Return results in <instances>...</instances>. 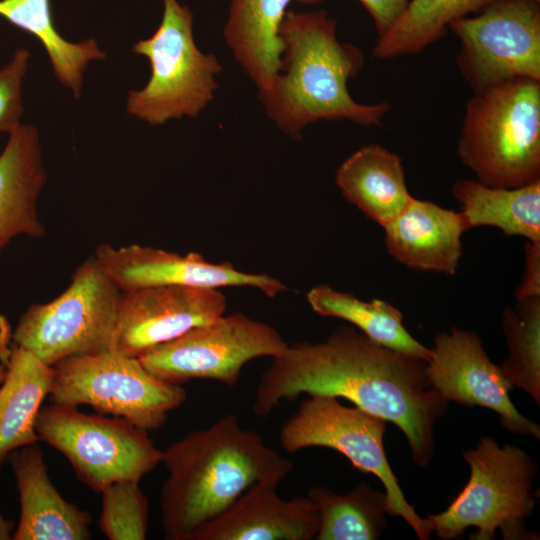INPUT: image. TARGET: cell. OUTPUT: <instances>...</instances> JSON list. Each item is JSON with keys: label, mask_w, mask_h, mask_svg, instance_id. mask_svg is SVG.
Masks as SVG:
<instances>
[{"label": "cell", "mask_w": 540, "mask_h": 540, "mask_svg": "<svg viewBox=\"0 0 540 540\" xmlns=\"http://www.w3.org/2000/svg\"><path fill=\"white\" fill-rule=\"evenodd\" d=\"M288 347L273 326L234 312L158 345L138 359L153 375L172 384L207 379L233 387L248 362L281 356Z\"/></svg>", "instance_id": "obj_11"}, {"label": "cell", "mask_w": 540, "mask_h": 540, "mask_svg": "<svg viewBox=\"0 0 540 540\" xmlns=\"http://www.w3.org/2000/svg\"><path fill=\"white\" fill-rule=\"evenodd\" d=\"M449 29L460 40L456 64L473 93L515 78L540 80V2L494 0Z\"/></svg>", "instance_id": "obj_12"}, {"label": "cell", "mask_w": 540, "mask_h": 540, "mask_svg": "<svg viewBox=\"0 0 540 540\" xmlns=\"http://www.w3.org/2000/svg\"><path fill=\"white\" fill-rule=\"evenodd\" d=\"M508 356L499 365L506 381L540 404V296L517 300L502 312Z\"/></svg>", "instance_id": "obj_28"}, {"label": "cell", "mask_w": 540, "mask_h": 540, "mask_svg": "<svg viewBox=\"0 0 540 540\" xmlns=\"http://www.w3.org/2000/svg\"><path fill=\"white\" fill-rule=\"evenodd\" d=\"M138 480L116 481L102 490L99 528L110 540L146 538L149 502Z\"/></svg>", "instance_id": "obj_29"}, {"label": "cell", "mask_w": 540, "mask_h": 540, "mask_svg": "<svg viewBox=\"0 0 540 540\" xmlns=\"http://www.w3.org/2000/svg\"><path fill=\"white\" fill-rule=\"evenodd\" d=\"M387 421L356 406H344L339 398L311 394L282 425V448L294 453L310 447L338 451L352 466L373 474L382 483L388 515L401 517L420 540L432 534L426 518L406 500L384 448Z\"/></svg>", "instance_id": "obj_9"}, {"label": "cell", "mask_w": 540, "mask_h": 540, "mask_svg": "<svg viewBox=\"0 0 540 540\" xmlns=\"http://www.w3.org/2000/svg\"><path fill=\"white\" fill-rule=\"evenodd\" d=\"M426 373L431 386L447 402L492 410L508 432L540 439V425L516 408L509 396L513 387L475 332L453 327L438 333Z\"/></svg>", "instance_id": "obj_13"}, {"label": "cell", "mask_w": 540, "mask_h": 540, "mask_svg": "<svg viewBox=\"0 0 540 540\" xmlns=\"http://www.w3.org/2000/svg\"><path fill=\"white\" fill-rule=\"evenodd\" d=\"M0 154V253L17 236H45L37 201L46 182L37 129L20 124Z\"/></svg>", "instance_id": "obj_20"}, {"label": "cell", "mask_w": 540, "mask_h": 540, "mask_svg": "<svg viewBox=\"0 0 540 540\" xmlns=\"http://www.w3.org/2000/svg\"><path fill=\"white\" fill-rule=\"evenodd\" d=\"M15 528L14 520L7 519L0 514V540L12 539Z\"/></svg>", "instance_id": "obj_33"}, {"label": "cell", "mask_w": 540, "mask_h": 540, "mask_svg": "<svg viewBox=\"0 0 540 540\" xmlns=\"http://www.w3.org/2000/svg\"><path fill=\"white\" fill-rule=\"evenodd\" d=\"M271 360L255 390L257 417L302 394L344 398L396 425L416 465L432 460L434 427L449 402L431 386L426 361L381 346L352 325L337 327L323 341L289 344Z\"/></svg>", "instance_id": "obj_1"}, {"label": "cell", "mask_w": 540, "mask_h": 540, "mask_svg": "<svg viewBox=\"0 0 540 540\" xmlns=\"http://www.w3.org/2000/svg\"><path fill=\"white\" fill-rule=\"evenodd\" d=\"M469 229L498 228L506 237L540 241V181L516 188H494L458 179L452 187Z\"/></svg>", "instance_id": "obj_23"}, {"label": "cell", "mask_w": 540, "mask_h": 540, "mask_svg": "<svg viewBox=\"0 0 540 540\" xmlns=\"http://www.w3.org/2000/svg\"><path fill=\"white\" fill-rule=\"evenodd\" d=\"M168 476L160 492L168 540H193L246 490L265 479L283 480L294 463L229 413L193 430L162 451Z\"/></svg>", "instance_id": "obj_2"}, {"label": "cell", "mask_w": 540, "mask_h": 540, "mask_svg": "<svg viewBox=\"0 0 540 540\" xmlns=\"http://www.w3.org/2000/svg\"><path fill=\"white\" fill-rule=\"evenodd\" d=\"M94 255L122 291L161 285L208 289L252 287L273 298L287 290L276 277L244 272L228 261L212 263L198 252L180 255L138 244L118 248L100 244Z\"/></svg>", "instance_id": "obj_14"}, {"label": "cell", "mask_w": 540, "mask_h": 540, "mask_svg": "<svg viewBox=\"0 0 540 540\" xmlns=\"http://www.w3.org/2000/svg\"><path fill=\"white\" fill-rule=\"evenodd\" d=\"M463 458L470 467L467 484L446 510L426 516L435 536L452 540L474 527L472 540H493L497 530L503 539H531L525 520L536 508L538 467L532 457L520 447L500 446L484 436Z\"/></svg>", "instance_id": "obj_5"}, {"label": "cell", "mask_w": 540, "mask_h": 540, "mask_svg": "<svg viewBox=\"0 0 540 540\" xmlns=\"http://www.w3.org/2000/svg\"><path fill=\"white\" fill-rule=\"evenodd\" d=\"M5 374V366L0 364V383L2 382Z\"/></svg>", "instance_id": "obj_34"}, {"label": "cell", "mask_w": 540, "mask_h": 540, "mask_svg": "<svg viewBox=\"0 0 540 540\" xmlns=\"http://www.w3.org/2000/svg\"><path fill=\"white\" fill-rule=\"evenodd\" d=\"M163 6L156 31L132 47L148 59L151 75L141 90L129 92L126 109L150 125L199 116L214 100L223 70L215 54L197 47L191 10L177 0Z\"/></svg>", "instance_id": "obj_6"}, {"label": "cell", "mask_w": 540, "mask_h": 540, "mask_svg": "<svg viewBox=\"0 0 540 540\" xmlns=\"http://www.w3.org/2000/svg\"><path fill=\"white\" fill-rule=\"evenodd\" d=\"M335 183L349 203L381 227L413 198L401 157L379 144L360 147L347 157L335 173Z\"/></svg>", "instance_id": "obj_21"}, {"label": "cell", "mask_w": 540, "mask_h": 540, "mask_svg": "<svg viewBox=\"0 0 540 540\" xmlns=\"http://www.w3.org/2000/svg\"><path fill=\"white\" fill-rule=\"evenodd\" d=\"M0 386V468L11 452L37 443L36 416L49 394L53 368L14 344Z\"/></svg>", "instance_id": "obj_22"}, {"label": "cell", "mask_w": 540, "mask_h": 540, "mask_svg": "<svg viewBox=\"0 0 540 540\" xmlns=\"http://www.w3.org/2000/svg\"><path fill=\"white\" fill-rule=\"evenodd\" d=\"M52 368V403L90 405L148 432L162 427L187 397L182 385L156 377L138 358L115 351L68 357Z\"/></svg>", "instance_id": "obj_8"}, {"label": "cell", "mask_w": 540, "mask_h": 540, "mask_svg": "<svg viewBox=\"0 0 540 540\" xmlns=\"http://www.w3.org/2000/svg\"><path fill=\"white\" fill-rule=\"evenodd\" d=\"M336 30V21L324 10H288L281 24L282 68L261 103L270 120L293 140L320 120L378 126L391 109L388 102L363 104L352 98L347 84L365 59L357 46L340 42Z\"/></svg>", "instance_id": "obj_3"}, {"label": "cell", "mask_w": 540, "mask_h": 540, "mask_svg": "<svg viewBox=\"0 0 540 540\" xmlns=\"http://www.w3.org/2000/svg\"><path fill=\"white\" fill-rule=\"evenodd\" d=\"M219 289L179 285L124 291L113 351L136 357L225 314Z\"/></svg>", "instance_id": "obj_15"}, {"label": "cell", "mask_w": 540, "mask_h": 540, "mask_svg": "<svg viewBox=\"0 0 540 540\" xmlns=\"http://www.w3.org/2000/svg\"><path fill=\"white\" fill-rule=\"evenodd\" d=\"M324 0H230L223 38L234 59L266 98L282 68L280 27L292 2Z\"/></svg>", "instance_id": "obj_19"}, {"label": "cell", "mask_w": 540, "mask_h": 540, "mask_svg": "<svg viewBox=\"0 0 540 540\" xmlns=\"http://www.w3.org/2000/svg\"><path fill=\"white\" fill-rule=\"evenodd\" d=\"M123 294L93 254L78 266L64 292L21 315L14 344L48 366L113 351Z\"/></svg>", "instance_id": "obj_7"}, {"label": "cell", "mask_w": 540, "mask_h": 540, "mask_svg": "<svg viewBox=\"0 0 540 540\" xmlns=\"http://www.w3.org/2000/svg\"><path fill=\"white\" fill-rule=\"evenodd\" d=\"M536 1L540 2V0H536Z\"/></svg>", "instance_id": "obj_35"}, {"label": "cell", "mask_w": 540, "mask_h": 540, "mask_svg": "<svg viewBox=\"0 0 540 540\" xmlns=\"http://www.w3.org/2000/svg\"><path fill=\"white\" fill-rule=\"evenodd\" d=\"M372 17L378 37L400 18L410 0H359Z\"/></svg>", "instance_id": "obj_32"}, {"label": "cell", "mask_w": 540, "mask_h": 540, "mask_svg": "<svg viewBox=\"0 0 540 540\" xmlns=\"http://www.w3.org/2000/svg\"><path fill=\"white\" fill-rule=\"evenodd\" d=\"M494 0H410L396 23L378 37L373 56L389 59L417 54L441 39L449 24Z\"/></svg>", "instance_id": "obj_27"}, {"label": "cell", "mask_w": 540, "mask_h": 540, "mask_svg": "<svg viewBox=\"0 0 540 540\" xmlns=\"http://www.w3.org/2000/svg\"><path fill=\"white\" fill-rule=\"evenodd\" d=\"M306 299L315 313L345 320L381 346L426 362L432 357V349L408 332L401 311L388 301L378 298L365 301L326 284L312 287Z\"/></svg>", "instance_id": "obj_24"}, {"label": "cell", "mask_w": 540, "mask_h": 540, "mask_svg": "<svg viewBox=\"0 0 540 540\" xmlns=\"http://www.w3.org/2000/svg\"><path fill=\"white\" fill-rule=\"evenodd\" d=\"M0 16L42 43L54 74L76 98L80 95L87 65L106 58L95 39L74 43L58 33L49 0H0Z\"/></svg>", "instance_id": "obj_25"}, {"label": "cell", "mask_w": 540, "mask_h": 540, "mask_svg": "<svg viewBox=\"0 0 540 540\" xmlns=\"http://www.w3.org/2000/svg\"><path fill=\"white\" fill-rule=\"evenodd\" d=\"M7 461L16 478L20 518L13 540H87L92 516L67 502L49 478L37 443L14 450Z\"/></svg>", "instance_id": "obj_18"}, {"label": "cell", "mask_w": 540, "mask_h": 540, "mask_svg": "<svg viewBox=\"0 0 540 540\" xmlns=\"http://www.w3.org/2000/svg\"><path fill=\"white\" fill-rule=\"evenodd\" d=\"M320 518L317 540H376L387 527L385 493L362 482L346 494L310 488Z\"/></svg>", "instance_id": "obj_26"}, {"label": "cell", "mask_w": 540, "mask_h": 540, "mask_svg": "<svg viewBox=\"0 0 540 540\" xmlns=\"http://www.w3.org/2000/svg\"><path fill=\"white\" fill-rule=\"evenodd\" d=\"M281 480L265 479L246 490L193 540H311L319 530L315 504L306 497L282 499Z\"/></svg>", "instance_id": "obj_16"}, {"label": "cell", "mask_w": 540, "mask_h": 540, "mask_svg": "<svg viewBox=\"0 0 540 540\" xmlns=\"http://www.w3.org/2000/svg\"><path fill=\"white\" fill-rule=\"evenodd\" d=\"M382 228L387 252L397 262L450 276L463 255L462 235L470 230L462 211L415 197Z\"/></svg>", "instance_id": "obj_17"}, {"label": "cell", "mask_w": 540, "mask_h": 540, "mask_svg": "<svg viewBox=\"0 0 540 540\" xmlns=\"http://www.w3.org/2000/svg\"><path fill=\"white\" fill-rule=\"evenodd\" d=\"M457 154L489 187L540 181V80L515 78L474 92L466 104Z\"/></svg>", "instance_id": "obj_4"}, {"label": "cell", "mask_w": 540, "mask_h": 540, "mask_svg": "<svg viewBox=\"0 0 540 540\" xmlns=\"http://www.w3.org/2000/svg\"><path fill=\"white\" fill-rule=\"evenodd\" d=\"M30 60L27 49H17L0 69V132L9 133L19 126L23 115L22 82Z\"/></svg>", "instance_id": "obj_30"}, {"label": "cell", "mask_w": 540, "mask_h": 540, "mask_svg": "<svg viewBox=\"0 0 540 540\" xmlns=\"http://www.w3.org/2000/svg\"><path fill=\"white\" fill-rule=\"evenodd\" d=\"M524 254L525 268L514 293L516 300L540 296V241H526Z\"/></svg>", "instance_id": "obj_31"}, {"label": "cell", "mask_w": 540, "mask_h": 540, "mask_svg": "<svg viewBox=\"0 0 540 540\" xmlns=\"http://www.w3.org/2000/svg\"><path fill=\"white\" fill-rule=\"evenodd\" d=\"M35 431L65 456L85 485L99 493L116 481H140L162 462V451L148 431L120 417L52 403L40 408Z\"/></svg>", "instance_id": "obj_10"}]
</instances>
